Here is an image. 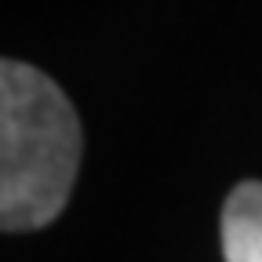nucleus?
Masks as SVG:
<instances>
[{"label": "nucleus", "instance_id": "obj_1", "mask_svg": "<svg viewBox=\"0 0 262 262\" xmlns=\"http://www.w3.org/2000/svg\"><path fill=\"white\" fill-rule=\"evenodd\" d=\"M80 120L62 88L26 62L0 66V226L40 229L70 201Z\"/></svg>", "mask_w": 262, "mask_h": 262}, {"label": "nucleus", "instance_id": "obj_2", "mask_svg": "<svg viewBox=\"0 0 262 262\" xmlns=\"http://www.w3.org/2000/svg\"><path fill=\"white\" fill-rule=\"evenodd\" d=\"M226 262H262V182H241L222 204Z\"/></svg>", "mask_w": 262, "mask_h": 262}]
</instances>
